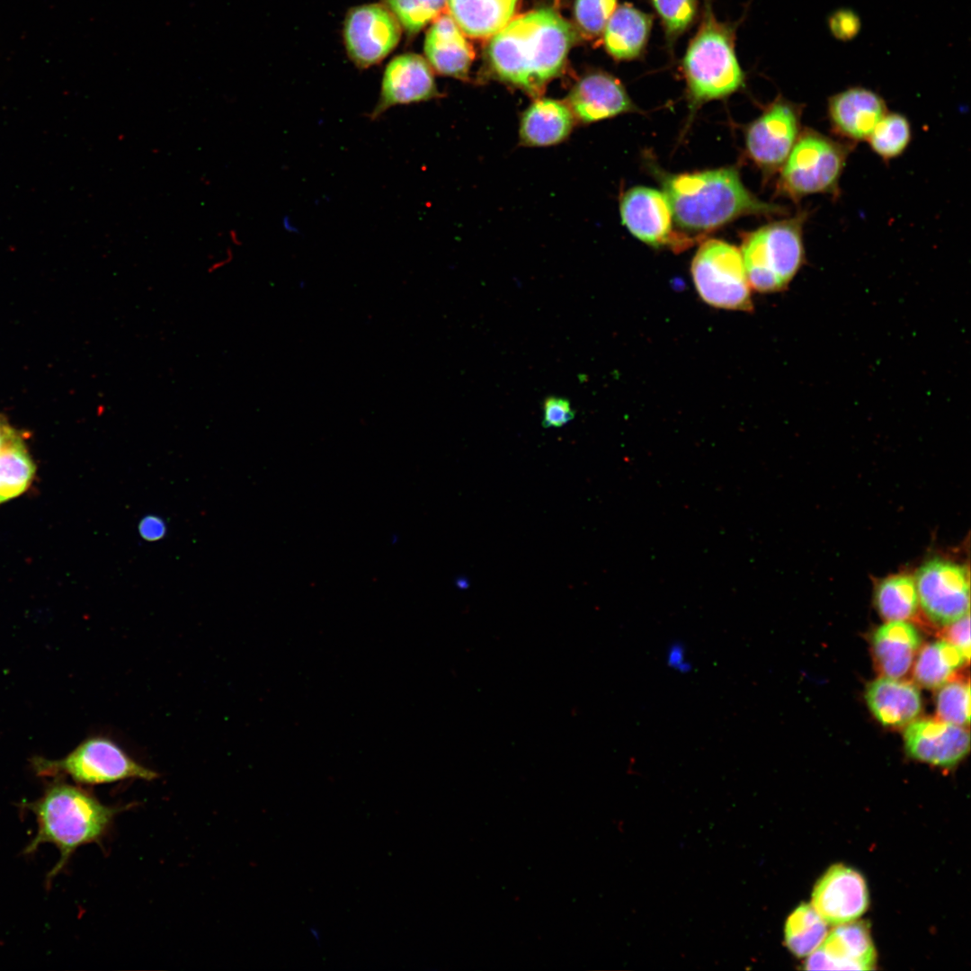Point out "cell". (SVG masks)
I'll return each instance as SVG.
<instances>
[{
	"instance_id": "obj_1",
	"label": "cell",
	"mask_w": 971,
	"mask_h": 971,
	"mask_svg": "<svg viewBox=\"0 0 971 971\" xmlns=\"http://www.w3.org/2000/svg\"><path fill=\"white\" fill-rule=\"evenodd\" d=\"M575 28L550 8L510 21L492 36L486 53L494 76L538 97L557 76L575 43Z\"/></svg>"
},
{
	"instance_id": "obj_2",
	"label": "cell",
	"mask_w": 971,
	"mask_h": 971,
	"mask_svg": "<svg viewBox=\"0 0 971 971\" xmlns=\"http://www.w3.org/2000/svg\"><path fill=\"white\" fill-rule=\"evenodd\" d=\"M659 179L681 233L711 232L745 215H787L783 206L758 199L743 184L738 172L719 168L679 174H660ZM693 238V237H692Z\"/></svg>"
},
{
	"instance_id": "obj_3",
	"label": "cell",
	"mask_w": 971,
	"mask_h": 971,
	"mask_svg": "<svg viewBox=\"0 0 971 971\" xmlns=\"http://www.w3.org/2000/svg\"><path fill=\"white\" fill-rule=\"evenodd\" d=\"M25 806L35 815L38 830L24 853H32L46 842L60 851L59 860L48 875V884L78 847L100 842L114 816L122 810L104 805L85 789L67 783L51 785L39 799Z\"/></svg>"
},
{
	"instance_id": "obj_4",
	"label": "cell",
	"mask_w": 971,
	"mask_h": 971,
	"mask_svg": "<svg viewBox=\"0 0 971 971\" xmlns=\"http://www.w3.org/2000/svg\"><path fill=\"white\" fill-rule=\"evenodd\" d=\"M735 26L717 19L706 0L700 22L681 63L690 109L739 90L744 75L735 49Z\"/></svg>"
},
{
	"instance_id": "obj_5",
	"label": "cell",
	"mask_w": 971,
	"mask_h": 971,
	"mask_svg": "<svg viewBox=\"0 0 971 971\" xmlns=\"http://www.w3.org/2000/svg\"><path fill=\"white\" fill-rule=\"evenodd\" d=\"M810 211L766 224L747 233L741 254L751 288L772 293L788 287L806 261L804 228Z\"/></svg>"
},
{
	"instance_id": "obj_6",
	"label": "cell",
	"mask_w": 971,
	"mask_h": 971,
	"mask_svg": "<svg viewBox=\"0 0 971 971\" xmlns=\"http://www.w3.org/2000/svg\"><path fill=\"white\" fill-rule=\"evenodd\" d=\"M855 146L803 128L779 169V194L795 203L814 194L840 195V180Z\"/></svg>"
},
{
	"instance_id": "obj_7",
	"label": "cell",
	"mask_w": 971,
	"mask_h": 971,
	"mask_svg": "<svg viewBox=\"0 0 971 971\" xmlns=\"http://www.w3.org/2000/svg\"><path fill=\"white\" fill-rule=\"evenodd\" d=\"M690 272L695 288L707 304L722 309H753L740 250L731 244L708 239L693 257Z\"/></svg>"
},
{
	"instance_id": "obj_8",
	"label": "cell",
	"mask_w": 971,
	"mask_h": 971,
	"mask_svg": "<svg viewBox=\"0 0 971 971\" xmlns=\"http://www.w3.org/2000/svg\"><path fill=\"white\" fill-rule=\"evenodd\" d=\"M40 775L65 774L85 785L112 783L129 779L153 780L158 774L132 759L116 743L92 737L81 743L64 759L35 762Z\"/></svg>"
},
{
	"instance_id": "obj_9",
	"label": "cell",
	"mask_w": 971,
	"mask_h": 971,
	"mask_svg": "<svg viewBox=\"0 0 971 971\" xmlns=\"http://www.w3.org/2000/svg\"><path fill=\"white\" fill-rule=\"evenodd\" d=\"M805 105L778 95L747 128L748 157L764 174L772 175L784 164L803 129Z\"/></svg>"
},
{
	"instance_id": "obj_10",
	"label": "cell",
	"mask_w": 971,
	"mask_h": 971,
	"mask_svg": "<svg viewBox=\"0 0 971 971\" xmlns=\"http://www.w3.org/2000/svg\"><path fill=\"white\" fill-rule=\"evenodd\" d=\"M919 603L933 623L948 626L969 613V571L955 561L934 557L915 574Z\"/></svg>"
},
{
	"instance_id": "obj_11",
	"label": "cell",
	"mask_w": 971,
	"mask_h": 971,
	"mask_svg": "<svg viewBox=\"0 0 971 971\" xmlns=\"http://www.w3.org/2000/svg\"><path fill=\"white\" fill-rule=\"evenodd\" d=\"M619 211L623 225L646 245L680 252L694 244V238L673 230L672 209L662 192L633 187L621 197Z\"/></svg>"
},
{
	"instance_id": "obj_12",
	"label": "cell",
	"mask_w": 971,
	"mask_h": 971,
	"mask_svg": "<svg viewBox=\"0 0 971 971\" xmlns=\"http://www.w3.org/2000/svg\"><path fill=\"white\" fill-rule=\"evenodd\" d=\"M402 28L383 4L351 8L343 23L347 55L360 68L382 61L398 44Z\"/></svg>"
},
{
	"instance_id": "obj_13",
	"label": "cell",
	"mask_w": 971,
	"mask_h": 971,
	"mask_svg": "<svg viewBox=\"0 0 971 971\" xmlns=\"http://www.w3.org/2000/svg\"><path fill=\"white\" fill-rule=\"evenodd\" d=\"M869 903L862 875L851 867L836 864L816 882L811 905L827 924L839 925L860 918Z\"/></svg>"
},
{
	"instance_id": "obj_14",
	"label": "cell",
	"mask_w": 971,
	"mask_h": 971,
	"mask_svg": "<svg viewBox=\"0 0 971 971\" xmlns=\"http://www.w3.org/2000/svg\"><path fill=\"white\" fill-rule=\"evenodd\" d=\"M440 96L429 63L420 55L396 56L384 70L379 98L369 117L376 120L393 106L429 101Z\"/></svg>"
},
{
	"instance_id": "obj_15",
	"label": "cell",
	"mask_w": 971,
	"mask_h": 971,
	"mask_svg": "<svg viewBox=\"0 0 971 971\" xmlns=\"http://www.w3.org/2000/svg\"><path fill=\"white\" fill-rule=\"evenodd\" d=\"M887 111L880 94L859 85L845 88L827 101L832 132L838 139L854 146L868 139Z\"/></svg>"
},
{
	"instance_id": "obj_16",
	"label": "cell",
	"mask_w": 971,
	"mask_h": 971,
	"mask_svg": "<svg viewBox=\"0 0 971 971\" xmlns=\"http://www.w3.org/2000/svg\"><path fill=\"white\" fill-rule=\"evenodd\" d=\"M906 753L934 766L951 768L968 753L970 735L966 726L940 719L913 720L904 733Z\"/></svg>"
},
{
	"instance_id": "obj_17",
	"label": "cell",
	"mask_w": 971,
	"mask_h": 971,
	"mask_svg": "<svg viewBox=\"0 0 971 971\" xmlns=\"http://www.w3.org/2000/svg\"><path fill=\"white\" fill-rule=\"evenodd\" d=\"M877 954L869 928L863 922L836 925L805 962L806 970H870Z\"/></svg>"
},
{
	"instance_id": "obj_18",
	"label": "cell",
	"mask_w": 971,
	"mask_h": 971,
	"mask_svg": "<svg viewBox=\"0 0 971 971\" xmlns=\"http://www.w3.org/2000/svg\"><path fill=\"white\" fill-rule=\"evenodd\" d=\"M566 102L575 121L583 124L639 112L622 83L601 71L591 72L579 79L570 90Z\"/></svg>"
},
{
	"instance_id": "obj_19",
	"label": "cell",
	"mask_w": 971,
	"mask_h": 971,
	"mask_svg": "<svg viewBox=\"0 0 971 971\" xmlns=\"http://www.w3.org/2000/svg\"><path fill=\"white\" fill-rule=\"evenodd\" d=\"M865 699L877 720L888 727L907 726L918 717L922 706L914 684L886 676L869 684Z\"/></svg>"
},
{
	"instance_id": "obj_20",
	"label": "cell",
	"mask_w": 971,
	"mask_h": 971,
	"mask_svg": "<svg viewBox=\"0 0 971 971\" xmlns=\"http://www.w3.org/2000/svg\"><path fill=\"white\" fill-rule=\"evenodd\" d=\"M424 53L427 62L438 73L466 78L474 58L471 46L449 14L437 18L426 33Z\"/></svg>"
},
{
	"instance_id": "obj_21",
	"label": "cell",
	"mask_w": 971,
	"mask_h": 971,
	"mask_svg": "<svg viewBox=\"0 0 971 971\" xmlns=\"http://www.w3.org/2000/svg\"><path fill=\"white\" fill-rule=\"evenodd\" d=\"M922 645L919 630L905 620L887 621L872 635V652L883 676L900 679L910 671Z\"/></svg>"
},
{
	"instance_id": "obj_22",
	"label": "cell",
	"mask_w": 971,
	"mask_h": 971,
	"mask_svg": "<svg viewBox=\"0 0 971 971\" xmlns=\"http://www.w3.org/2000/svg\"><path fill=\"white\" fill-rule=\"evenodd\" d=\"M576 123L566 102L550 98L535 100L520 118V144L549 147L565 141Z\"/></svg>"
},
{
	"instance_id": "obj_23",
	"label": "cell",
	"mask_w": 971,
	"mask_h": 971,
	"mask_svg": "<svg viewBox=\"0 0 971 971\" xmlns=\"http://www.w3.org/2000/svg\"><path fill=\"white\" fill-rule=\"evenodd\" d=\"M654 17L633 4L616 7L603 31L604 47L617 60H632L645 51Z\"/></svg>"
},
{
	"instance_id": "obj_24",
	"label": "cell",
	"mask_w": 971,
	"mask_h": 971,
	"mask_svg": "<svg viewBox=\"0 0 971 971\" xmlns=\"http://www.w3.org/2000/svg\"><path fill=\"white\" fill-rule=\"evenodd\" d=\"M519 0H448L459 29L476 39L492 37L512 19Z\"/></svg>"
},
{
	"instance_id": "obj_25",
	"label": "cell",
	"mask_w": 971,
	"mask_h": 971,
	"mask_svg": "<svg viewBox=\"0 0 971 971\" xmlns=\"http://www.w3.org/2000/svg\"><path fill=\"white\" fill-rule=\"evenodd\" d=\"M969 660L946 639L931 642L918 654L913 667L915 681L928 689H937L952 680L957 671Z\"/></svg>"
},
{
	"instance_id": "obj_26",
	"label": "cell",
	"mask_w": 971,
	"mask_h": 971,
	"mask_svg": "<svg viewBox=\"0 0 971 971\" xmlns=\"http://www.w3.org/2000/svg\"><path fill=\"white\" fill-rule=\"evenodd\" d=\"M874 599L879 615L886 621L913 618L919 605L914 578L906 574L886 577L877 583Z\"/></svg>"
},
{
	"instance_id": "obj_27",
	"label": "cell",
	"mask_w": 971,
	"mask_h": 971,
	"mask_svg": "<svg viewBox=\"0 0 971 971\" xmlns=\"http://www.w3.org/2000/svg\"><path fill=\"white\" fill-rule=\"evenodd\" d=\"M827 934V923L808 904L798 905L787 918L784 926L785 945L797 958L809 956Z\"/></svg>"
},
{
	"instance_id": "obj_28",
	"label": "cell",
	"mask_w": 971,
	"mask_h": 971,
	"mask_svg": "<svg viewBox=\"0 0 971 971\" xmlns=\"http://www.w3.org/2000/svg\"><path fill=\"white\" fill-rule=\"evenodd\" d=\"M35 466L21 439L0 452V503L22 494L29 486Z\"/></svg>"
},
{
	"instance_id": "obj_29",
	"label": "cell",
	"mask_w": 971,
	"mask_h": 971,
	"mask_svg": "<svg viewBox=\"0 0 971 971\" xmlns=\"http://www.w3.org/2000/svg\"><path fill=\"white\" fill-rule=\"evenodd\" d=\"M912 126L902 113L887 111L877 124L867 141L870 149L883 161L902 156L912 140Z\"/></svg>"
},
{
	"instance_id": "obj_30",
	"label": "cell",
	"mask_w": 971,
	"mask_h": 971,
	"mask_svg": "<svg viewBox=\"0 0 971 971\" xmlns=\"http://www.w3.org/2000/svg\"><path fill=\"white\" fill-rule=\"evenodd\" d=\"M396 17L408 37L442 15L448 0H380Z\"/></svg>"
},
{
	"instance_id": "obj_31",
	"label": "cell",
	"mask_w": 971,
	"mask_h": 971,
	"mask_svg": "<svg viewBox=\"0 0 971 971\" xmlns=\"http://www.w3.org/2000/svg\"><path fill=\"white\" fill-rule=\"evenodd\" d=\"M938 718L954 725L967 726L970 721V688L968 681L950 680L939 687L936 695Z\"/></svg>"
},
{
	"instance_id": "obj_32",
	"label": "cell",
	"mask_w": 971,
	"mask_h": 971,
	"mask_svg": "<svg viewBox=\"0 0 971 971\" xmlns=\"http://www.w3.org/2000/svg\"><path fill=\"white\" fill-rule=\"evenodd\" d=\"M661 20L669 46L694 22L699 0H648Z\"/></svg>"
},
{
	"instance_id": "obj_33",
	"label": "cell",
	"mask_w": 971,
	"mask_h": 971,
	"mask_svg": "<svg viewBox=\"0 0 971 971\" xmlns=\"http://www.w3.org/2000/svg\"><path fill=\"white\" fill-rule=\"evenodd\" d=\"M616 7L617 0H576L575 16L577 25L586 37H599Z\"/></svg>"
},
{
	"instance_id": "obj_34",
	"label": "cell",
	"mask_w": 971,
	"mask_h": 971,
	"mask_svg": "<svg viewBox=\"0 0 971 971\" xmlns=\"http://www.w3.org/2000/svg\"><path fill=\"white\" fill-rule=\"evenodd\" d=\"M827 23L832 35L842 41L854 39L861 28L859 15L848 8L834 11L829 15Z\"/></svg>"
},
{
	"instance_id": "obj_35",
	"label": "cell",
	"mask_w": 971,
	"mask_h": 971,
	"mask_svg": "<svg viewBox=\"0 0 971 971\" xmlns=\"http://www.w3.org/2000/svg\"><path fill=\"white\" fill-rule=\"evenodd\" d=\"M575 416L570 402L563 397L549 396L543 404V425L561 427Z\"/></svg>"
},
{
	"instance_id": "obj_36",
	"label": "cell",
	"mask_w": 971,
	"mask_h": 971,
	"mask_svg": "<svg viewBox=\"0 0 971 971\" xmlns=\"http://www.w3.org/2000/svg\"><path fill=\"white\" fill-rule=\"evenodd\" d=\"M969 613L948 625L946 629V640L958 648L969 660L970 656V626Z\"/></svg>"
},
{
	"instance_id": "obj_37",
	"label": "cell",
	"mask_w": 971,
	"mask_h": 971,
	"mask_svg": "<svg viewBox=\"0 0 971 971\" xmlns=\"http://www.w3.org/2000/svg\"><path fill=\"white\" fill-rule=\"evenodd\" d=\"M138 530L145 540L155 541L165 537L166 525L160 517L149 515L140 521Z\"/></svg>"
},
{
	"instance_id": "obj_38",
	"label": "cell",
	"mask_w": 971,
	"mask_h": 971,
	"mask_svg": "<svg viewBox=\"0 0 971 971\" xmlns=\"http://www.w3.org/2000/svg\"><path fill=\"white\" fill-rule=\"evenodd\" d=\"M666 662L671 668L681 673H685L690 669L685 657L683 646L679 643H674L670 646L666 655Z\"/></svg>"
},
{
	"instance_id": "obj_39",
	"label": "cell",
	"mask_w": 971,
	"mask_h": 971,
	"mask_svg": "<svg viewBox=\"0 0 971 971\" xmlns=\"http://www.w3.org/2000/svg\"><path fill=\"white\" fill-rule=\"evenodd\" d=\"M19 439L17 432L0 417V452Z\"/></svg>"
}]
</instances>
